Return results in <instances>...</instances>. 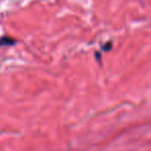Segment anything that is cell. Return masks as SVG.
Returning a JSON list of instances; mask_svg holds the SVG:
<instances>
[{
    "label": "cell",
    "mask_w": 151,
    "mask_h": 151,
    "mask_svg": "<svg viewBox=\"0 0 151 151\" xmlns=\"http://www.w3.org/2000/svg\"><path fill=\"white\" fill-rule=\"evenodd\" d=\"M17 44V40L11 37L9 35L0 36V48L2 47H13Z\"/></svg>",
    "instance_id": "1"
},
{
    "label": "cell",
    "mask_w": 151,
    "mask_h": 151,
    "mask_svg": "<svg viewBox=\"0 0 151 151\" xmlns=\"http://www.w3.org/2000/svg\"><path fill=\"white\" fill-rule=\"evenodd\" d=\"M112 45H113V42H112L111 40H110V42H107L103 47H101V50H103L104 52H109V51L112 49Z\"/></svg>",
    "instance_id": "2"
}]
</instances>
